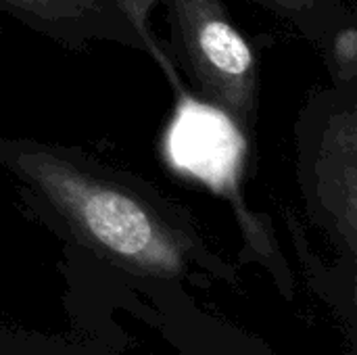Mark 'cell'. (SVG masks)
<instances>
[{
    "mask_svg": "<svg viewBox=\"0 0 357 355\" xmlns=\"http://www.w3.org/2000/svg\"><path fill=\"white\" fill-rule=\"evenodd\" d=\"M0 167L42 216L130 266L172 274L195 247L190 222L174 201L82 149L0 138Z\"/></svg>",
    "mask_w": 357,
    "mask_h": 355,
    "instance_id": "cell-1",
    "label": "cell"
},
{
    "mask_svg": "<svg viewBox=\"0 0 357 355\" xmlns=\"http://www.w3.org/2000/svg\"><path fill=\"white\" fill-rule=\"evenodd\" d=\"M172 50L197 96L245 136L259 119V61L222 0H163Z\"/></svg>",
    "mask_w": 357,
    "mask_h": 355,
    "instance_id": "cell-2",
    "label": "cell"
},
{
    "mask_svg": "<svg viewBox=\"0 0 357 355\" xmlns=\"http://www.w3.org/2000/svg\"><path fill=\"white\" fill-rule=\"evenodd\" d=\"M178 103L167 134L169 161L220 195H238L245 134L203 100H184L180 94Z\"/></svg>",
    "mask_w": 357,
    "mask_h": 355,
    "instance_id": "cell-5",
    "label": "cell"
},
{
    "mask_svg": "<svg viewBox=\"0 0 357 355\" xmlns=\"http://www.w3.org/2000/svg\"><path fill=\"white\" fill-rule=\"evenodd\" d=\"M326 52V65L333 77V86H345L357 82V29L356 19L349 17L333 29L322 42Z\"/></svg>",
    "mask_w": 357,
    "mask_h": 355,
    "instance_id": "cell-7",
    "label": "cell"
},
{
    "mask_svg": "<svg viewBox=\"0 0 357 355\" xmlns=\"http://www.w3.org/2000/svg\"><path fill=\"white\" fill-rule=\"evenodd\" d=\"M144 0H0V13L65 48L119 44L151 50Z\"/></svg>",
    "mask_w": 357,
    "mask_h": 355,
    "instance_id": "cell-4",
    "label": "cell"
},
{
    "mask_svg": "<svg viewBox=\"0 0 357 355\" xmlns=\"http://www.w3.org/2000/svg\"><path fill=\"white\" fill-rule=\"evenodd\" d=\"M291 23L303 38L322 44L337 25L354 17L341 0H249Z\"/></svg>",
    "mask_w": 357,
    "mask_h": 355,
    "instance_id": "cell-6",
    "label": "cell"
},
{
    "mask_svg": "<svg viewBox=\"0 0 357 355\" xmlns=\"http://www.w3.org/2000/svg\"><path fill=\"white\" fill-rule=\"evenodd\" d=\"M297 178L314 216L354 239L357 218V82L318 92L297 126Z\"/></svg>",
    "mask_w": 357,
    "mask_h": 355,
    "instance_id": "cell-3",
    "label": "cell"
}]
</instances>
